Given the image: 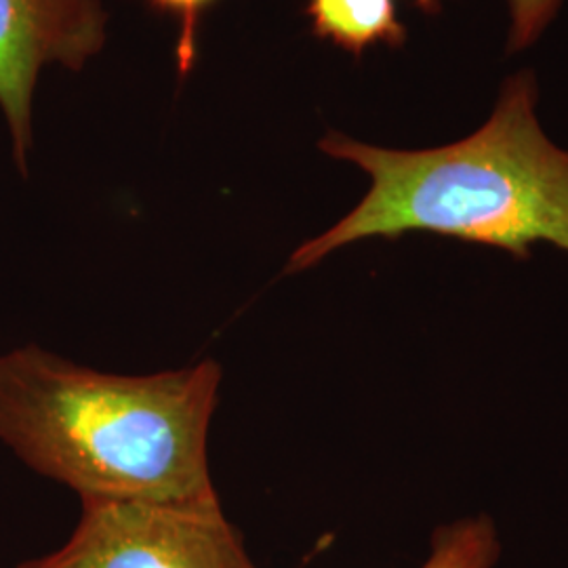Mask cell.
Returning <instances> with one entry per match:
<instances>
[{"instance_id": "277c9868", "label": "cell", "mask_w": 568, "mask_h": 568, "mask_svg": "<svg viewBox=\"0 0 568 568\" xmlns=\"http://www.w3.org/2000/svg\"><path fill=\"white\" fill-rule=\"evenodd\" d=\"M103 39L100 0H0V112L21 173H28L32 100L42 68L81 70Z\"/></svg>"}, {"instance_id": "8992f818", "label": "cell", "mask_w": 568, "mask_h": 568, "mask_svg": "<svg viewBox=\"0 0 568 568\" xmlns=\"http://www.w3.org/2000/svg\"><path fill=\"white\" fill-rule=\"evenodd\" d=\"M499 554L495 525L488 516H478L438 528L422 568H493Z\"/></svg>"}, {"instance_id": "52a82bcc", "label": "cell", "mask_w": 568, "mask_h": 568, "mask_svg": "<svg viewBox=\"0 0 568 568\" xmlns=\"http://www.w3.org/2000/svg\"><path fill=\"white\" fill-rule=\"evenodd\" d=\"M565 0H509V53H520L539 41L556 20Z\"/></svg>"}, {"instance_id": "ba28073f", "label": "cell", "mask_w": 568, "mask_h": 568, "mask_svg": "<svg viewBox=\"0 0 568 568\" xmlns=\"http://www.w3.org/2000/svg\"><path fill=\"white\" fill-rule=\"evenodd\" d=\"M159 11L180 20V41H178V65L180 72L187 74L196 60V30L204 9L213 0H150Z\"/></svg>"}, {"instance_id": "9c48e42d", "label": "cell", "mask_w": 568, "mask_h": 568, "mask_svg": "<svg viewBox=\"0 0 568 568\" xmlns=\"http://www.w3.org/2000/svg\"><path fill=\"white\" fill-rule=\"evenodd\" d=\"M415 2L426 11L427 16H434L440 11V0H415Z\"/></svg>"}, {"instance_id": "6da1fadb", "label": "cell", "mask_w": 568, "mask_h": 568, "mask_svg": "<svg viewBox=\"0 0 568 568\" xmlns=\"http://www.w3.org/2000/svg\"><path fill=\"white\" fill-rule=\"evenodd\" d=\"M215 361L152 375L72 365L37 345L0 356V440L82 499H217L209 426Z\"/></svg>"}, {"instance_id": "5b68a950", "label": "cell", "mask_w": 568, "mask_h": 568, "mask_svg": "<svg viewBox=\"0 0 568 568\" xmlns=\"http://www.w3.org/2000/svg\"><path fill=\"white\" fill-rule=\"evenodd\" d=\"M307 16L316 37L335 42L354 55L384 42L394 49L406 42L394 0H307Z\"/></svg>"}, {"instance_id": "3957f363", "label": "cell", "mask_w": 568, "mask_h": 568, "mask_svg": "<svg viewBox=\"0 0 568 568\" xmlns=\"http://www.w3.org/2000/svg\"><path fill=\"white\" fill-rule=\"evenodd\" d=\"M18 568H257L220 499L194 504L82 499L63 548Z\"/></svg>"}, {"instance_id": "7a4b0ae2", "label": "cell", "mask_w": 568, "mask_h": 568, "mask_svg": "<svg viewBox=\"0 0 568 568\" xmlns=\"http://www.w3.org/2000/svg\"><path fill=\"white\" fill-rule=\"evenodd\" d=\"M537 105V74L518 70L487 122L459 142L392 150L328 131L318 148L363 169L371 187L337 224L295 248L284 272L310 270L347 244L408 232L487 244L514 260H528L537 243L568 253V150L546 135Z\"/></svg>"}]
</instances>
